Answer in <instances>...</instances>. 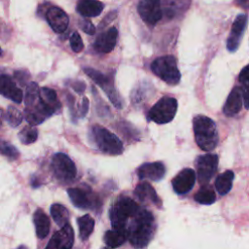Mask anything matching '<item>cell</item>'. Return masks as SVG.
I'll return each instance as SVG.
<instances>
[{"instance_id": "d4e9b609", "label": "cell", "mask_w": 249, "mask_h": 249, "mask_svg": "<svg viewBox=\"0 0 249 249\" xmlns=\"http://www.w3.org/2000/svg\"><path fill=\"white\" fill-rule=\"evenodd\" d=\"M234 178V173L231 170H227L224 173L217 176L215 180V187L219 195H227L232 186V181Z\"/></svg>"}, {"instance_id": "9a60e30c", "label": "cell", "mask_w": 249, "mask_h": 249, "mask_svg": "<svg viewBox=\"0 0 249 249\" xmlns=\"http://www.w3.org/2000/svg\"><path fill=\"white\" fill-rule=\"evenodd\" d=\"M46 18L49 25L56 33H62L66 30L69 24V18L67 14L60 8L53 6L50 7L46 13Z\"/></svg>"}, {"instance_id": "2e32d148", "label": "cell", "mask_w": 249, "mask_h": 249, "mask_svg": "<svg viewBox=\"0 0 249 249\" xmlns=\"http://www.w3.org/2000/svg\"><path fill=\"white\" fill-rule=\"evenodd\" d=\"M139 179H149L151 181H160L165 175V166L160 161L146 162L137 169Z\"/></svg>"}, {"instance_id": "d6986e66", "label": "cell", "mask_w": 249, "mask_h": 249, "mask_svg": "<svg viewBox=\"0 0 249 249\" xmlns=\"http://www.w3.org/2000/svg\"><path fill=\"white\" fill-rule=\"evenodd\" d=\"M243 103V94L241 88L235 87L230 92L226 103L223 108V112L226 116L232 117L239 113Z\"/></svg>"}, {"instance_id": "60d3db41", "label": "cell", "mask_w": 249, "mask_h": 249, "mask_svg": "<svg viewBox=\"0 0 249 249\" xmlns=\"http://www.w3.org/2000/svg\"><path fill=\"white\" fill-rule=\"evenodd\" d=\"M103 249H107V248H103Z\"/></svg>"}, {"instance_id": "52a82bcc", "label": "cell", "mask_w": 249, "mask_h": 249, "mask_svg": "<svg viewBox=\"0 0 249 249\" xmlns=\"http://www.w3.org/2000/svg\"><path fill=\"white\" fill-rule=\"evenodd\" d=\"M67 194L73 205L77 208L98 210L101 206L98 196L89 186L69 188Z\"/></svg>"}, {"instance_id": "8d00e7d4", "label": "cell", "mask_w": 249, "mask_h": 249, "mask_svg": "<svg viewBox=\"0 0 249 249\" xmlns=\"http://www.w3.org/2000/svg\"><path fill=\"white\" fill-rule=\"evenodd\" d=\"M88 109H89V100H88V98H84L83 99V104H82L81 110H80L81 117H84L85 115H87Z\"/></svg>"}, {"instance_id": "8fae6325", "label": "cell", "mask_w": 249, "mask_h": 249, "mask_svg": "<svg viewBox=\"0 0 249 249\" xmlns=\"http://www.w3.org/2000/svg\"><path fill=\"white\" fill-rule=\"evenodd\" d=\"M84 71L86 74L91 78L99 87L103 89L107 96L110 98L111 102L118 108H122V101L114 88V83H113V77L109 75H104L103 73L93 69V68H85Z\"/></svg>"}, {"instance_id": "d6a6232c", "label": "cell", "mask_w": 249, "mask_h": 249, "mask_svg": "<svg viewBox=\"0 0 249 249\" xmlns=\"http://www.w3.org/2000/svg\"><path fill=\"white\" fill-rule=\"evenodd\" d=\"M70 47L75 53H80L84 49L83 40L77 31H74L70 36Z\"/></svg>"}, {"instance_id": "30bf717a", "label": "cell", "mask_w": 249, "mask_h": 249, "mask_svg": "<svg viewBox=\"0 0 249 249\" xmlns=\"http://www.w3.org/2000/svg\"><path fill=\"white\" fill-rule=\"evenodd\" d=\"M219 159L215 154H205L199 156L196 161L197 179L200 185H207L217 171Z\"/></svg>"}, {"instance_id": "f35d334b", "label": "cell", "mask_w": 249, "mask_h": 249, "mask_svg": "<svg viewBox=\"0 0 249 249\" xmlns=\"http://www.w3.org/2000/svg\"><path fill=\"white\" fill-rule=\"evenodd\" d=\"M74 89H75V90L78 91V92H83V90H84V89H85V84L82 83V82H78L77 85L74 86Z\"/></svg>"}, {"instance_id": "ab89813d", "label": "cell", "mask_w": 249, "mask_h": 249, "mask_svg": "<svg viewBox=\"0 0 249 249\" xmlns=\"http://www.w3.org/2000/svg\"><path fill=\"white\" fill-rule=\"evenodd\" d=\"M16 249H28L25 245H20V246H18V247H17Z\"/></svg>"}, {"instance_id": "74e56055", "label": "cell", "mask_w": 249, "mask_h": 249, "mask_svg": "<svg viewBox=\"0 0 249 249\" xmlns=\"http://www.w3.org/2000/svg\"><path fill=\"white\" fill-rule=\"evenodd\" d=\"M236 3L242 9H245V10L249 9V0H236Z\"/></svg>"}, {"instance_id": "cb8c5ba5", "label": "cell", "mask_w": 249, "mask_h": 249, "mask_svg": "<svg viewBox=\"0 0 249 249\" xmlns=\"http://www.w3.org/2000/svg\"><path fill=\"white\" fill-rule=\"evenodd\" d=\"M128 239L127 230H110L104 233L103 240L109 248H117L123 245Z\"/></svg>"}, {"instance_id": "8992f818", "label": "cell", "mask_w": 249, "mask_h": 249, "mask_svg": "<svg viewBox=\"0 0 249 249\" xmlns=\"http://www.w3.org/2000/svg\"><path fill=\"white\" fill-rule=\"evenodd\" d=\"M151 70L160 80L171 86L177 85L181 80L177 61L173 55H163L156 58L151 64Z\"/></svg>"}, {"instance_id": "e575fe53", "label": "cell", "mask_w": 249, "mask_h": 249, "mask_svg": "<svg viewBox=\"0 0 249 249\" xmlns=\"http://www.w3.org/2000/svg\"><path fill=\"white\" fill-rule=\"evenodd\" d=\"M81 28H82V30H83L85 33H87V34H89V35H93L94 32H95V27H94V25H93L89 20H88V19L83 20V22H82V24H81Z\"/></svg>"}, {"instance_id": "3957f363", "label": "cell", "mask_w": 249, "mask_h": 249, "mask_svg": "<svg viewBox=\"0 0 249 249\" xmlns=\"http://www.w3.org/2000/svg\"><path fill=\"white\" fill-rule=\"evenodd\" d=\"M193 127L196 142L201 150L209 152L216 148L219 136L216 124L212 119L197 115L193 120Z\"/></svg>"}, {"instance_id": "ffe728a7", "label": "cell", "mask_w": 249, "mask_h": 249, "mask_svg": "<svg viewBox=\"0 0 249 249\" xmlns=\"http://www.w3.org/2000/svg\"><path fill=\"white\" fill-rule=\"evenodd\" d=\"M104 9V4L98 0H79L77 11L80 15L87 18L97 17Z\"/></svg>"}, {"instance_id": "1f68e13d", "label": "cell", "mask_w": 249, "mask_h": 249, "mask_svg": "<svg viewBox=\"0 0 249 249\" xmlns=\"http://www.w3.org/2000/svg\"><path fill=\"white\" fill-rule=\"evenodd\" d=\"M1 154L11 160H17L19 156V152L18 151V149L12 144L5 141H2L1 143Z\"/></svg>"}, {"instance_id": "ac0fdd59", "label": "cell", "mask_w": 249, "mask_h": 249, "mask_svg": "<svg viewBox=\"0 0 249 249\" xmlns=\"http://www.w3.org/2000/svg\"><path fill=\"white\" fill-rule=\"evenodd\" d=\"M0 92L5 97L13 100L16 103H21L23 98V93L19 89L13 79L5 74L0 77Z\"/></svg>"}, {"instance_id": "4dcf8cb0", "label": "cell", "mask_w": 249, "mask_h": 249, "mask_svg": "<svg viewBox=\"0 0 249 249\" xmlns=\"http://www.w3.org/2000/svg\"><path fill=\"white\" fill-rule=\"evenodd\" d=\"M23 116L20 113V111L18 109H17L14 106H9L7 109V113H6V120L7 123L12 126V127H17L18 126L21 122H22Z\"/></svg>"}, {"instance_id": "603a6c76", "label": "cell", "mask_w": 249, "mask_h": 249, "mask_svg": "<svg viewBox=\"0 0 249 249\" xmlns=\"http://www.w3.org/2000/svg\"><path fill=\"white\" fill-rule=\"evenodd\" d=\"M40 99L43 104L50 109L53 114H56L60 111L61 105L57 98L56 92L49 88H41L40 89Z\"/></svg>"}, {"instance_id": "6da1fadb", "label": "cell", "mask_w": 249, "mask_h": 249, "mask_svg": "<svg viewBox=\"0 0 249 249\" xmlns=\"http://www.w3.org/2000/svg\"><path fill=\"white\" fill-rule=\"evenodd\" d=\"M155 230L156 223L153 214L145 208H140L127 225L128 240L135 249H142L153 238Z\"/></svg>"}, {"instance_id": "83f0119b", "label": "cell", "mask_w": 249, "mask_h": 249, "mask_svg": "<svg viewBox=\"0 0 249 249\" xmlns=\"http://www.w3.org/2000/svg\"><path fill=\"white\" fill-rule=\"evenodd\" d=\"M51 215L53 221L57 226L60 228L64 227L66 224H68L69 220V211L65 206L59 203H53L51 206Z\"/></svg>"}, {"instance_id": "277c9868", "label": "cell", "mask_w": 249, "mask_h": 249, "mask_svg": "<svg viewBox=\"0 0 249 249\" xmlns=\"http://www.w3.org/2000/svg\"><path fill=\"white\" fill-rule=\"evenodd\" d=\"M140 210V206L129 196H120L109 211V218L113 229L127 230L129 220Z\"/></svg>"}, {"instance_id": "5b68a950", "label": "cell", "mask_w": 249, "mask_h": 249, "mask_svg": "<svg viewBox=\"0 0 249 249\" xmlns=\"http://www.w3.org/2000/svg\"><path fill=\"white\" fill-rule=\"evenodd\" d=\"M90 138L94 146L104 154L116 156L121 155L124 151V145L120 138L104 126L92 125L90 128Z\"/></svg>"}, {"instance_id": "44dd1931", "label": "cell", "mask_w": 249, "mask_h": 249, "mask_svg": "<svg viewBox=\"0 0 249 249\" xmlns=\"http://www.w3.org/2000/svg\"><path fill=\"white\" fill-rule=\"evenodd\" d=\"M134 195L141 201H151L158 206H160L161 204L160 198L158 196L157 192L148 182L138 184L134 190Z\"/></svg>"}, {"instance_id": "7a4b0ae2", "label": "cell", "mask_w": 249, "mask_h": 249, "mask_svg": "<svg viewBox=\"0 0 249 249\" xmlns=\"http://www.w3.org/2000/svg\"><path fill=\"white\" fill-rule=\"evenodd\" d=\"M40 89L35 82H30L26 88L24 103L25 109L23 117L30 125L42 124L46 119L53 115L40 99Z\"/></svg>"}, {"instance_id": "f546056e", "label": "cell", "mask_w": 249, "mask_h": 249, "mask_svg": "<svg viewBox=\"0 0 249 249\" xmlns=\"http://www.w3.org/2000/svg\"><path fill=\"white\" fill-rule=\"evenodd\" d=\"M38 138V131L35 127L32 125L25 126L23 129H21L18 132V139L21 143L28 145L31 143H34Z\"/></svg>"}, {"instance_id": "7c38bea8", "label": "cell", "mask_w": 249, "mask_h": 249, "mask_svg": "<svg viewBox=\"0 0 249 249\" xmlns=\"http://www.w3.org/2000/svg\"><path fill=\"white\" fill-rule=\"evenodd\" d=\"M137 11L141 18L149 25H155L162 17L160 0H140Z\"/></svg>"}, {"instance_id": "f1b7e54d", "label": "cell", "mask_w": 249, "mask_h": 249, "mask_svg": "<svg viewBox=\"0 0 249 249\" xmlns=\"http://www.w3.org/2000/svg\"><path fill=\"white\" fill-rule=\"evenodd\" d=\"M195 200L200 204L210 205L216 200V195L211 188L202 186L195 195Z\"/></svg>"}, {"instance_id": "d590c367", "label": "cell", "mask_w": 249, "mask_h": 249, "mask_svg": "<svg viewBox=\"0 0 249 249\" xmlns=\"http://www.w3.org/2000/svg\"><path fill=\"white\" fill-rule=\"evenodd\" d=\"M45 249H63V247L60 244V242L57 240L56 236L53 234L52 236V238L50 239V241L48 242V244H47Z\"/></svg>"}, {"instance_id": "e0dca14e", "label": "cell", "mask_w": 249, "mask_h": 249, "mask_svg": "<svg viewBox=\"0 0 249 249\" xmlns=\"http://www.w3.org/2000/svg\"><path fill=\"white\" fill-rule=\"evenodd\" d=\"M117 39L118 30L116 27H111L97 36L94 42V49L99 53H110L115 48L117 44Z\"/></svg>"}, {"instance_id": "ba28073f", "label": "cell", "mask_w": 249, "mask_h": 249, "mask_svg": "<svg viewBox=\"0 0 249 249\" xmlns=\"http://www.w3.org/2000/svg\"><path fill=\"white\" fill-rule=\"evenodd\" d=\"M178 103L173 97H161L148 112V119L156 124H167L173 120L177 112Z\"/></svg>"}, {"instance_id": "836d02e7", "label": "cell", "mask_w": 249, "mask_h": 249, "mask_svg": "<svg viewBox=\"0 0 249 249\" xmlns=\"http://www.w3.org/2000/svg\"><path fill=\"white\" fill-rule=\"evenodd\" d=\"M239 83L241 84V89L242 90H247L249 89V64L246 65L239 73L238 76Z\"/></svg>"}, {"instance_id": "9c48e42d", "label": "cell", "mask_w": 249, "mask_h": 249, "mask_svg": "<svg viewBox=\"0 0 249 249\" xmlns=\"http://www.w3.org/2000/svg\"><path fill=\"white\" fill-rule=\"evenodd\" d=\"M51 168L53 176L63 183L72 181L77 174L75 163L63 153H56L53 155L51 162Z\"/></svg>"}, {"instance_id": "7402d4cb", "label": "cell", "mask_w": 249, "mask_h": 249, "mask_svg": "<svg viewBox=\"0 0 249 249\" xmlns=\"http://www.w3.org/2000/svg\"><path fill=\"white\" fill-rule=\"evenodd\" d=\"M33 223L38 238H45L50 231V219L42 209H37L33 214Z\"/></svg>"}, {"instance_id": "484cf974", "label": "cell", "mask_w": 249, "mask_h": 249, "mask_svg": "<svg viewBox=\"0 0 249 249\" xmlns=\"http://www.w3.org/2000/svg\"><path fill=\"white\" fill-rule=\"evenodd\" d=\"M79 236L82 240H87L94 229V220L89 214H86L77 219Z\"/></svg>"}, {"instance_id": "4316f807", "label": "cell", "mask_w": 249, "mask_h": 249, "mask_svg": "<svg viewBox=\"0 0 249 249\" xmlns=\"http://www.w3.org/2000/svg\"><path fill=\"white\" fill-rule=\"evenodd\" d=\"M54 235L62 245L63 249H72L74 244V231L69 223L60 228V230L57 231Z\"/></svg>"}, {"instance_id": "5bb4252c", "label": "cell", "mask_w": 249, "mask_h": 249, "mask_svg": "<svg viewBox=\"0 0 249 249\" xmlns=\"http://www.w3.org/2000/svg\"><path fill=\"white\" fill-rule=\"evenodd\" d=\"M196 183V172L192 168L182 169L173 179L172 187L176 194L184 195L189 193Z\"/></svg>"}, {"instance_id": "4fadbf2b", "label": "cell", "mask_w": 249, "mask_h": 249, "mask_svg": "<svg viewBox=\"0 0 249 249\" xmlns=\"http://www.w3.org/2000/svg\"><path fill=\"white\" fill-rule=\"evenodd\" d=\"M247 25V15L240 14L238 15L231 26L230 35L227 40V49L229 52H234L239 47L243 33Z\"/></svg>"}]
</instances>
